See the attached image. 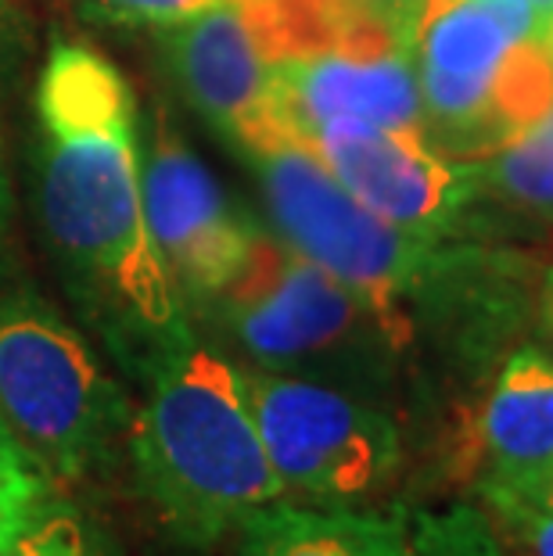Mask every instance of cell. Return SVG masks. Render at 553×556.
Here are the masks:
<instances>
[{
    "instance_id": "52a82bcc",
    "label": "cell",
    "mask_w": 553,
    "mask_h": 556,
    "mask_svg": "<svg viewBox=\"0 0 553 556\" xmlns=\"http://www.w3.org/2000/svg\"><path fill=\"white\" fill-rule=\"evenodd\" d=\"M414 22L417 15L363 0L335 40L274 62L277 140L310 144L316 129L335 119L425 129Z\"/></svg>"
},
{
    "instance_id": "ffe728a7",
    "label": "cell",
    "mask_w": 553,
    "mask_h": 556,
    "mask_svg": "<svg viewBox=\"0 0 553 556\" xmlns=\"http://www.w3.org/2000/svg\"><path fill=\"white\" fill-rule=\"evenodd\" d=\"M8 223H11V191H8V173H4V155H0V252H4V238H8Z\"/></svg>"
},
{
    "instance_id": "44dd1931",
    "label": "cell",
    "mask_w": 553,
    "mask_h": 556,
    "mask_svg": "<svg viewBox=\"0 0 553 556\" xmlns=\"http://www.w3.org/2000/svg\"><path fill=\"white\" fill-rule=\"evenodd\" d=\"M370 4H378L385 11H399V15H417L420 0H370Z\"/></svg>"
},
{
    "instance_id": "5b68a950",
    "label": "cell",
    "mask_w": 553,
    "mask_h": 556,
    "mask_svg": "<svg viewBox=\"0 0 553 556\" xmlns=\"http://www.w3.org/2000/svg\"><path fill=\"white\" fill-rule=\"evenodd\" d=\"M249 159L285 244L410 334L403 305L435 288L461 263V252H445L439 238L399 230L374 216L335 180L321 155L299 140L255 148Z\"/></svg>"
},
{
    "instance_id": "9c48e42d",
    "label": "cell",
    "mask_w": 553,
    "mask_h": 556,
    "mask_svg": "<svg viewBox=\"0 0 553 556\" xmlns=\"http://www.w3.org/2000/svg\"><path fill=\"white\" fill-rule=\"evenodd\" d=\"M140 198L151 241L180 299L209 305L244 263L255 227L230 205L216 176L162 115L151 119Z\"/></svg>"
},
{
    "instance_id": "603a6c76",
    "label": "cell",
    "mask_w": 553,
    "mask_h": 556,
    "mask_svg": "<svg viewBox=\"0 0 553 556\" xmlns=\"http://www.w3.org/2000/svg\"><path fill=\"white\" fill-rule=\"evenodd\" d=\"M525 4L539 15V22H543V29L553 22V0H525Z\"/></svg>"
},
{
    "instance_id": "277c9868",
    "label": "cell",
    "mask_w": 553,
    "mask_h": 556,
    "mask_svg": "<svg viewBox=\"0 0 553 556\" xmlns=\"http://www.w3.org/2000/svg\"><path fill=\"white\" fill-rule=\"evenodd\" d=\"M209 305L244 356L274 374H378L410 341L367 299L263 230H255L238 274Z\"/></svg>"
},
{
    "instance_id": "ac0fdd59",
    "label": "cell",
    "mask_w": 553,
    "mask_h": 556,
    "mask_svg": "<svg viewBox=\"0 0 553 556\" xmlns=\"http://www.w3.org/2000/svg\"><path fill=\"white\" fill-rule=\"evenodd\" d=\"M216 4H227V0H84V8L98 18L123 22V26H155V29L184 22Z\"/></svg>"
},
{
    "instance_id": "e0dca14e",
    "label": "cell",
    "mask_w": 553,
    "mask_h": 556,
    "mask_svg": "<svg viewBox=\"0 0 553 556\" xmlns=\"http://www.w3.org/2000/svg\"><path fill=\"white\" fill-rule=\"evenodd\" d=\"M47 500H51V470L0 417V553Z\"/></svg>"
},
{
    "instance_id": "7a4b0ae2",
    "label": "cell",
    "mask_w": 553,
    "mask_h": 556,
    "mask_svg": "<svg viewBox=\"0 0 553 556\" xmlns=\"http://www.w3.org/2000/svg\"><path fill=\"white\" fill-rule=\"evenodd\" d=\"M148 399L129 420L140 495L187 546H216L263 506L288 500L259 438L244 370L194 334L144 366Z\"/></svg>"
},
{
    "instance_id": "6da1fadb",
    "label": "cell",
    "mask_w": 553,
    "mask_h": 556,
    "mask_svg": "<svg viewBox=\"0 0 553 556\" xmlns=\"http://www.w3.org/2000/svg\"><path fill=\"white\" fill-rule=\"evenodd\" d=\"M40 208L87 309L134 374L191 334L144 219L134 90L87 43H58L37 87Z\"/></svg>"
},
{
    "instance_id": "2e32d148",
    "label": "cell",
    "mask_w": 553,
    "mask_h": 556,
    "mask_svg": "<svg viewBox=\"0 0 553 556\" xmlns=\"http://www.w3.org/2000/svg\"><path fill=\"white\" fill-rule=\"evenodd\" d=\"M475 503L514 556H553V506L528 500L492 475L475 478Z\"/></svg>"
},
{
    "instance_id": "9a60e30c",
    "label": "cell",
    "mask_w": 553,
    "mask_h": 556,
    "mask_svg": "<svg viewBox=\"0 0 553 556\" xmlns=\"http://www.w3.org/2000/svg\"><path fill=\"white\" fill-rule=\"evenodd\" d=\"M410 539L417 556H514V549L478 510V503H453L445 510L410 514Z\"/></svg>"
},
{
    "instance_id": "3957f363",
    "label": "cell",
    "mask_w": 553,
    "mask_h": 556,
    "mask_svg": "<svg viewBox=\"0 0 553 556\" xmlns=\"http://www.w3.org/2000/svg\"><path fill=\"white\" fill-rule=\"evenodd\" d=\"M0 417L65 481L109 467L134 420L84 334L33 291H0Z\"/></svg>"
},
{
    "instance_id": "8992f818",
    "label": "cell",
    "mask_w": 553,
    "mask_h": 556,
    "mask_svg": "<svg viewBox=\"0 0 553 556\" xmlns=\"http://www.w3.org/2000/svg\"><path fill=\"white\" fill-rule=\"evenodd\" d=\"M259 438L285 495L310 506H370L403 467L385 409L299 374L244 370Z\"/></svg>"
},
{
    "instance_id": "ba28073f",
    "label": "cell",
    "mask_w": 553,
    "mask_h": 556,
    "mask_svg": "<svg viewBox=\"0 0 553 556\" xmlns=\"http://www.w3.org/2000/svg\"><path fill=\"white\" fill-rule=\"evenodd\" d=\"M335 180L399 230L442 238L481 194L478 165L431 148L425 129H381L335 119L310 144Z\"/></svg>"
},
{
    "instance_id": "d6986e66",
    "label": "cell",
    "mask_w": 553,
    "mask_h": 556,
    "mask_svg": "<svg viewBox=\"0 0 553 556\" xmlns=\"http://www.w3.org/2000/svg\"><path fill=\"white\" fill-rule=\"evenodd\" d=\"M500 481H507L511 489H517L521 495H528V500L543 503V506H553V464L550 467H539V470H525V475H492Z\"/></svg>"
},
{
    "instance_id": "7c38bea8",
    "label": "cell",
    "mask_w": 553,
    "mask_h": 556,
    "mask_svg": "<svg viewBox=\"0 0 553 556\" xmlns=\"http://www.w3.org/2000/svg\"><path fill=\"white\" fill-rule=\"evenodd\" d=\"M481 475H525L553 464V356L521 345L500 366L475 420Z\"/></svg>"
},
{
    "instance_id": "4fadbf2b",
    "label": "cell",
    "mask_w": 553,
    "mask_h": 556,
    "mask_svg": "<svg viewBox=\"0 0 553 556\" xmlns=\"http://www.w3.org/2000/svg\"><path fill=\"white\" fill-rule=\"evenodd\" d=\"M475 165L481 191H492L521 212L553 216V104Z\"/></svg>"
},
{
    "instance_id": "8fae6325",
    "label": "cell",
    "mask_w": 553,
    "mask_h": 556,
    "mask_svg": "<svg viewBox=\"0 0 553 556\" xmlns=\"http://www.w3.org/2000/svg\"><path fill=\"white\" fill-rule=\"evenodd\" d=\"M234 556H417L410 510L277 500L238 528Z\"/></svg>"
},
{
    "instance_id": "30bf717a",
    "label": "cell",
    "mask_w": 553,
    "mask_h": 556,
    "mask_svg": "<svg viewBox=\"0 0 553 556\" xmlns=\"http://www.w3.org/2000/svg\"><path fill=\"white\" fill-rule=\"evenodd\" d=\"M159 47L184 98L244 155L277 144L274 51L249 0H227L162 26Z\"/></svg>"
},
{
    "instance_id": "7402d4cb",
    "label": "cell",
    "mask_w": 553,
    "mask_h": 556,
    "mask_svg": "<svg viewBox=\"0 0 553 556\" xmlns=\"http://www.w3.org/2000/svg\"><path fill=\"white\" fill-rule=\"evenodd\" d=\"M543 324H546L550 338H553V274L543 283Z\"/></svg>"
},
{
    "instance_id": "5bb4252c",
    "label": "cell",
    "mask_w": 553,
    "mask_h": 556,
    "mask_svg": "<svg viewBox=\"0 0 553 556\" xmlns=\"http://www.w3.org/2000/svg\"><path fill=\"white\" fill-rule=\"evenodd\" d=\"M0 556H123V549L98 520L51 495Z\"/></svg>"
},
{
    "instance_id": "cb8c5ba5",
    "label": "cell",
    "mask_w": 553,
    "mask_h": 556,
    "mask_svg": "<svg viewBox=\"0 0 553 556\" xmlns=\"http://www.w3.org/2000/svg\"><path fill=\"white\" fill-rule=\"evenodd\" d=\"M543 43H546V51L553 54V22H550V26H546V33H543Z\"/></svg>"
}]
</instances>
